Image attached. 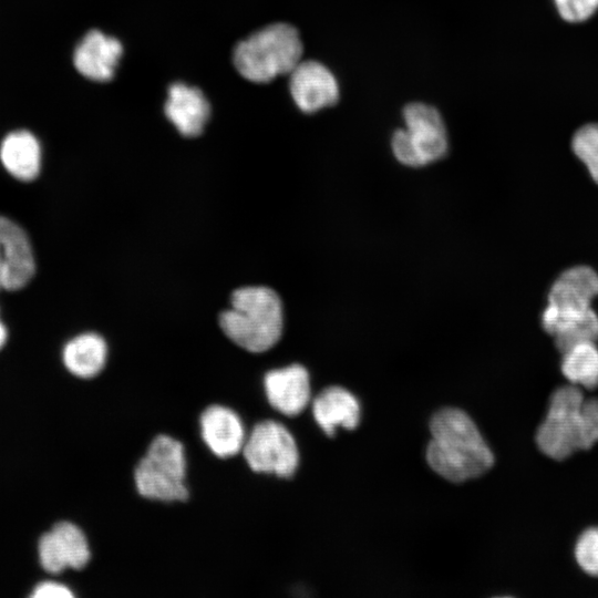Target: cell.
Segmentation results:
<instances>
[{
  "label": "cell",
  "instance_id": "obj_1",
  "mask_svg": "<svg viewBox=\"0 0 598 598\" xmlns=\"http://www.w3.org/2000/svg\"><path fill=\"white\" fill-rule=\"evenodd\" d=\"M426 461L453 483L476 478L494 464V455L474 421L462 410L445 408L431 420Z\"/></svg>",
  "mask_w": 598,
  "mask_h": 598
},
{
  "label": "cell",
  "instance_id": "obj_2",
  "mask_svg": "<svg viewBox=\"0 0 598 598\" xmlns=\"http://www.w3.org/2000/svg\"><path fill=\"white\" fill-rule=\"evenodd\" d=\"M598 442V399H586L580 386L558 388L550 398L545 420L536 433L539 450L563 461Z\"/></svg>",
  "mask_w": 598,
  "mask_h": 598
},
{
  "label": "cell",
  "instance_id": "obj_3",
  "mask_svg": "<svg viewBox=\"0 0 598 598\" xmlns=\"http://www.w3.org/2000/svg\"><path fill=\"white\" fill-rule=\"evenodd\" d=\"M230 308L219 315L224 333L249 352H264L280 339L283 326L279 296L268 287H245L233 292Z\"/></svg>",
  "mask_w": 598,
  "mask_h": 598
},
{
  "label": "cell",
  "instance_id": "obj_4",
  "mask_svg": "<svg viewBox=\"0 0 598 598\" xmlns=\"http://www.w3.org/2000/svg\"><path fill=\"white\" fill-rule=\"evenodd\" d=\"M303 47L296 28L269 24L240 41L234 50V64L245 79L267 83L289 74L301 61Z\"/></svg>",
  "mask_w": 598,
  "mask_h": 598
},
{
  "label": "cell",
  "instance_id": "obj_5",
  "mask_svg": "<svg viewBox=\"0 0 598 598\" xmlns=\"http://www.w3.org/2000/svg\"><path fill=\"white\" fill-rule=\"evenodd\" d=\"M598 296V274L588 266L565 270L548 295L542 323L553 337L568 334L598 320L591 300Z\"/></svg>",
  "mask_w": 598,
  "mask_h": 598
},
{
  "label": "cell",
  "instance_id": "obj_6",
  "mask_svg": "<svg viewBox=\"0 0 598 598\" xmlns=\"http://www.w3.org/2000/svg\"><path fill=\"white\" fill-rule=\"evenodd\" d=\"M186 458L182 443L167 435H158L138 462L134 480L138 493L163 502L185 501Z\"/></svg>",
  "mask_w": 598,
  "mask_h": 598
},
{
  "label": "cell",
  "instance_id": "obj_7",
  "mask_svg": "<svg viewBox=\"0 0 598 598\" xmlns=\"http://www.w3.org/2000/svg\"><path fill=\"white\" fill-rule=\"evenodd\" d=\"M405 128L392 137L396 159L419 167L440 159L447 151V134L439 111L425 103L414 102L403 110Z\"/></svg>",
  "mask_w": 598,
  "mask_h": 598
},
{
  "label": "cell",
  "instance_id": "obj_8",
  "mask_svg": "<svg viewBox=\"0 0 598 598\" xmlns=\"http://www.w3.org/2000/svg\"><path fill=\"white\" fill-rule=\"evenodd\" d=\"M243 452L251 470L279 477L292 476L299 463L293 436L282 424L271 420L254 426Z\"/></svg>",
  "mask_w": 598,
  "mask_h": 598
},
{
  "label": "cell",
  "instance_id": "obj_9",
  "mask_svg": "<svg viewBox=\"0 0 598 598\" xmlns=\"http://www.w3.org/2000/svg\"><path fill=\"white\" fill-rule=\"evenodd\" d=\"M34 274L35 260L27 233L10 218L0 216V289H22Z\"/></svg>",
  "mask_w": 598,
  "mask_h": 598
},
{
  "label": "cell",
  "instance_id": "obj_10",
  "mask_svg": "<svg viewBox=\"0 0 598 598\" xmlns=\"http://www.w3.org/2000/svg\"><path fill=\"white\" fill-rule=\"evenodd\" d=\"M39 558L43 569L51 574L65 568L81 569L90 559L86 537L72 523H58L40 538Z\"/></svg>",
  "mask_w": 598,
  "mask_h": 598
},
{
  "label": "cell",
  "instance_id": "obj_11",
  "mask_svg": "<svg viewBox=\"0 0 598 598\" xmlns=\"http://www.w3.org/2000/svg\"><path fill=\"white\" fill-rule=\"evenodd\" d=\"M289 75L291 96L302 112L313 113L338 102V82L322 63L300 61Z\"/></svg>",
  "mask_w": 598,
  "mask_h": 598
},
{
  "label": "cell",
  "instance_id": "obj_12",
  "mask_svg": "<svg viewBox=\"0 0 598 598\" xmlns=\"http://www.w3.org/2000/svg\"><path fill=\"white\" fill-rule=\"evenodd\" d=\"M264 385L269 403L285 415H297L309 403V374L300 364L269 371L265 375Z\"/></svg>",
  "mask_w": 598,
  "mask_h": 598
},
{
  "label": "cell",
  "instance_id": "obj_13",
  "mask_svg": "<svg viewBox=\"0 0 598 598\" xmlns=\"http://www.w3.org/2000/svg\"><path fill=\"white\" fill-rule=\"evenodd\" d=\"M122 52L123 47L117 39L91 30L74 50V66L90 80L106 82L113 78Z\"/></svg>",
  "mask_w": 598,
  "mask_h": 598
},
{
  "label": "cell",
  "instance_id": "obj_14",
  "mask_svg": "<svg viewBox=\"0 0 598 598\" xmlns=\"http://www.w3.org/2000/svg\"><path fill=\"white\" fill-rule=\"evenodd\" d=\"M164 110L167 118L186 137L199 135L210 114L209 103L203 92L182 82L168 87Z\"/></svg>",
  "mask_w": 598,
  "mask_h": 598
},
{
  "label": "cell",
  "instance_id": "obj_15",
  "mask_svg": "<svg viewBox=\"0 0 598 598\" xmlns=\"http://www.w3.org/2000/svg\"><path fill=\"white\" fill-rule=\"evenodd\" d=\"M202 436L210 451L219 457L239 453L245 444V429L239 416L221 405L207 408L200 416Z\"/></svg>",
  "mask_w": 598,
  "mask_h": 598
},
{
  "label": "cell",
  "instance_id": "obj_16",
  "mask_svg": "<svg viewBox=\"0 0 598 598\" xmlns=\"http://www.w3.org/2000/svg\"><path fill=\"white\" fill-rule=\"evenodd\" d=\"M313 416L320 427L334 435L338 426L353 430L360 422V404L357 398L341 386L321 391L312 403Z\"/></svg>",
  "mask_w": 598,
  "mask_h": 598
},
{
  "label": "cell",
  "instance_id": "obj_17",
  "mask_svg": "<svg viewBox=\"0 0 598 598\" xmlns=\"http://www.w3.org/2000/svg\"><path fill=\"white\" fill-rule=\"evenodd\" d=\"M0 159L7 172L22 182H31L40 173L41 147L28 131L8 134L0 145Z\"/></svg>",
  "mask_w": 598,
  "mask_h": 598
},
{
  "label": "cell",
  "instance_id": "obj_18",
  "mask_svg": "<svg viewBox=\"0 0 598 598\" xmlns=\"http://www.w3.org/2000/svg\"><path fill=\"white\" fill-rule=\"evenodd\" d=\"M107 357L104 339L93 332L70 340L62 353L65 368L80 378L95 377L103 369Z\"/></svg>",
  "mask_w": 598,
  "mask_h": 598
},
{
  "label": "cell",
  "instance_id": "obj_19",
  "mask_svg": "<svg viewBox=\"0 0 598 598\" xmlns=\"http://www.w3.org/2000/svg\"><path fill=\"white\" fill-rule=\"evenodd\" d=\"M561 372L575 385L598 386V348L595 342L579 343L563 353Z\"/></svg>",
  "mask_w": 598,
  "mask_h": 598
},
{
  "label": "cell",
  "instance_id": "obj_20",
  "mask_svg": "<svg viewBox=\"0 0 598 598\" xmlns=\"http://www.w3.org/2000/svg\"><path fill=\"white\" fill-rule=\"evenodd\" d=\"M571 146L576 156L586 165L598 184V123L581 126L575 133Z\"/></svg>",
  "mask_w": 598,
  "mask_h": 598
},
{
  "label": "cell",
  "instance_id": "obj_21",
  "mask_svg": "<svg viewBox=\"0 0 598 598\" xmlns=\"http://www.w3.org/2000/svg\"><path fill=\"white\" fill-rule=\"evenodd\" d=\"M575 557L585 573L598 577V527L588 528L579 536Z\"/></svg>",
  "mask_w": 598,
  "mask_h": 598
},
{
  "label": "cell",
  "instance_id": "obj_22",
  "mask_svg": "<svg viewBox=\"0 0 598 598\" xmlns=\"http://www.w3.org/2000/svg\"><path fill=\"white\" fill-rule=\"evenodd\" d=\"M559 16L568 22H582L598 9V0H554Z\"/></svg>",
  "mask_w": 598,
  "mask_h": 598
},
{
  "label": "cell",
  "instance_id": "obj_23",
  "mask_svg": "<svg viewBox=\"0 0 598 598\" xmlns=\"http://www.w3.org/2000/svg\"><path fill=\"white\" fill-rule=\"evenodd\" d=\"M31 596L33 598H71L73 594L62 584L43 581L34 588Z\"/></svg>",
  "mask_w": 598,
  "mask_h": 598
},
{
  "label": "cell",
  "instance_id": "obj_24",
  "mask_svg": "<svg viewBox=\"0 0 598 598\" xmlns=\"http://www.w3.org/2000/svg\"><path fill=\"white\" fill-rule=\"evenodd\" d=\"M7 340V329L3 322L0 320V349L4 346Z\"/></svg>",
  "mask_w": 598,
  "mask_h": 598
}]
</instances>
